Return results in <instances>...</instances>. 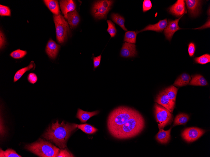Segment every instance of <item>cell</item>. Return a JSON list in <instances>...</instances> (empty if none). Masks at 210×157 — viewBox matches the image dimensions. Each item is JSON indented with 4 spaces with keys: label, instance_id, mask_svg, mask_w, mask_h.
<instances>
[{
    "label": "cell",
    "instance_id": "6da1fadb",
    "mask_svg": "<svg viewBox=\"0 0 210 157\" xmlns=\"http://www.w3.org/2000/svg\"><path fill=\"white\" fill-rule=\"evenodd\" d=\"M78 124L63 121L61 123L57 120L55 123L49 125L42 135L44 138L54 143L60 148L67 147V140L73 132L77 128Z\"/></svg>",
    "mask_w": 210,
    "mask_h": 157
},
{
    "label": "cell",
    "instance_id": "7a4b0ae2",
    "mask_svg": "<svg viewBox=\"0 0 210 157\" xmlns=\"http://www.w3.org/2000/svg\"><path fill=\"white\" fill-rule=\"evenodd\" d=\"M144 126V118L138 111L125 123L110 133L113 137L118 139H126L139 134Z\"/></svg>",
    "mask_w": 210,
    "mask_h": 157
},
{
    "label": "cell",
    "instance_id": "3957f363",
    "mask_svg": "<svg viewBox=\"0 0 210 157\" xmlns=\"http://www.w3.org/2000/svg\"><path fill=\"white\" fill-rule=\"evenodd\" d=\"M137 112L126 107H119L113 110L109 114L107 121L110 133L124 124Z\"/></svg>",
    "mask_w": 210,
    "mask_h": 157
},
{
    "label": "cell",
    "instance_id": "277c9868",
    "mask_svg": "<svg viewBox=\"0 0 210 157\" xmlns=\"http://www.w3.org/2000/svg\"><path fill=\"white\" fill-rule=\"evenodd\" d=\"M25 148L41 157H57L60 149L50 142L40 138L35 142L26 144Z\"/></svg>",
    "mask_w": 210,
    "mask_h": 157
},
{
    "label": "cell",
    "instance_id": "5b68a950",
    "mask_svg": "<svg viewBox=\"0 0 210 157\" xmlns=\"http://www.w3.org/2000/svg\"><path fill=\"white\" fill-rule=\"evenodd\" d=\"M53 20L55 25L57 40L59 43H63L67 37L69 28L67 22L61 14L53 15Z\"/></svg>",
    "mask_w": 210,
    "mask_h": 157
},
{
    "label": "cell",
    "instance_id": "8992f818",
    "mask_svg": "<svg viewBox=\"0 0 210 157\" xmlns=\"http://www.w3.org/2000/svg\"><path fill=\"white\" fill-rule=\"evenodd\" d=\"M113 1L100 0L95 2L92 9L94 17L98 19H106L107 15L113 4Z\"/></svg>",
    "mask_w": 210,
    "mask_h": 157
},
{
    "label": "cell",
    "instance_id": "52a82bcc",
    "mask_svg": "<svg viewBox=\"0 0 210 157\" xmlns=\"http://www.w3.org/2000/svg\"><path fill=\"white\" fill-rule=\"evenodd\" d=\"M154 110L155 118L159 129L163 128L171 123L173 116L167 109L156 103Z\"/></svg>",
    "mask_w": 210,
    "mask_h": 157
},
{
    "label": "cell",
    "instance_id": "ba28073f",
    "mask_svg": "<svg viewBox=\"0 0 210 157\" xmlns=\"http://www.w3.org/2000/svg\"><path fill=\"white\" fill-rule=\"evenodd\" d=\"M206 131L196 127H190L185 128L182 132L181 136L187 142H193L201 137L205 132Z\"/></svg>",
    "mask_w": 210,
    "mask_h": 157
},
{
    "label": "cell",
    "instance_id": "9c48e42d",
    "mask_svg": "<svg viewBox=\"0 0 210 157\" xmlns=\"http://www.w3.org/2000/svg\"><path fill=\"white\" fill-rule=\"evenodd\" d=\"M155 102L167 109L171 113H172L175 107V102L169 98L164 90L158 95Z\"/></svg>",
    "mask_w": 210,
    "mask_h": 157
},
{
    "label": "cell",
    "instance_id": "30bf717a",
    "mask_svg": "<svg viewBox=\"0 0 210 157\" xmlns=\"http://www.w3.org/2000/svg\"><path fill=\"white\" fill-rule=\"evenodd\" d=\"M182 17L174 20L168 19V24L164 31V34L166 39L171 41L175 32L181 29L179 26L178 23Z\"/></svg>",
    "mask_w": 210,
    "mask_h": 157
},
{
    "label": "cell",
    "instance_id": "8fae6325",
    "mask_svg": "<svg viewBox=\"0 0 210 157\" xmlns=\"http://www.w3.org/2000/svg\"><path fill=\"white\" fill-rule=\"evenodd\" d=\"M169 12L177 17H181L186 12L185 1L178 0L168 9Z\"/></svg>",
    "mask_w": 210,
    "mask_h": 157
},
{
    "label": "cell",
    "instance_id": "7c38bea8",
    "mask_svg": "<svg viewBox=\"0 0 210 157\" xmlns=\"http://www.w3.org/2000/svg\"><path fill=\"white\" fill-rule=\"evenodd\" d=\"M190 16L196 17L200 14L202 1L198 0H186L185 1Z\"/></svg>",
    "mask_w": 210,
    "mask_h": 157
},
{
    "label": "cell",
    "instance_id": "4fadbf2b",
    "mask_svg": "<svg viewBox=\"0 0 210 157\" xmlns=\"http://www.w3.org/2000/svg\"><path fill=\"white\" fill-rule=\"evenodd\" d=\"M120 54L121 56L124 57H135L137 54L136 45L134 44L125 42L123 45Z\"/></svg>",
    "mask_w": 210,
    "mask_h": 157
},
{
    "label": "cell",
    "instance_id": "5bb4252c",
    "mask_svg": "<svg viewBox=\"0 0 210 157\" xmlns=\"http://www.w3.org/2000/svg\"><path fill=\"white\" fill-rule=\"evenodd\" d=\"M168 25L167 18L160 20L158 22L155 24H149L143 29L138 31H136V34L139 32L147 30H151L157 32H161L165 29Z\"/></svg>",
    "mask_w": 210,
    "mask_h": 157
},
{
    "label": "cell",
    "instance_id": "9a60e30c",
    "mask_svg": "<svg viewBox=\"0 0 210 157\" xmlns=\"http://www.w3.org/2000/svg\"><path fill=\"white\" fill-rule=\"evenodd\" d=\"M60 46L52 39L48 41L46 47V52L48 56L52 59L57 57Z\"/></svg>",
    "mask_w": 210,
    "mask_h": 157
},
{
    "label": "cell",
    "instance_id": "2e32d148",
    "mask_svg": "<svg viewBox=\"0 0 210 157\" xmlns=\"http://www.w3.org/2000/svg\"><path fill=\"white\" fill-rule=\"evenodd\" d=\"M71 28L76 27L80 21L79 15L76 10L64 15Z\"/></svg>",
    "mask_w": 210,
    "mask_h": 157
},
{
    "label": "cell",
    "instance_id": "e0dca14e",
    "mask_svg": "<svg viewBox=\"0 0 210 157\" xmlns=\"http://www.w3.org/2000/svg\"><path fill=\"white\" fill-rule=\"evenodd\" d=\"M59 2L61 9L64 15L74 11L76 8L75 4L73 0H60Z\"/></svg>",
    "mask_w": 210,
    "mask_h": 157
},
{
    "label": "cell",
    "instance_id": "ac0fdd59",
    "mask_svg": "<svg viewBox=\"0 0 210 157\" xmlns=\"http://www.w3.org/2000/svg\"><path fill=\"white\" fill-rule=\"evenodd\" d=\"M171 128L167 130H164L163 128L159 129V131L156 135L157 141L161 144H166L170 139V132Z\"/></svg>",
    "mask_w": 210,
    "mask_h": 157
},
{
    "label": "cell",
    "instance_id": "d6986e66",
    "mask_svg": "<svg viewBox=\"0 0 210 157\" xmlns=\"http://www.w3.org/2000/svg\"><path fill=\"white\" fill-rule=\"evenodd\" d=\"M99 112L98 111L91 112H87L79 108L76 117L80 120L81 123H85L91 117L98 114Z\"/></svg>",
    "mask_w": 210,
    "mask_h": 157
},
{
    "label": "cell",
    "instance_id": "ffe728a7",
    "mask_svg": "<svg viewBox=\"0 0 210 157\" xmlns=\"http://www.w3.org/2000/svg\"><path fill=\"white\" fill-rule=\"evenodd\" d=\"M43 2L50 10L54 15L58 16L60 14V11L58 1L44 0Z\"/></svg>",
    "mask_w": 210,
    "mask_h": 157
},
{
    "label": "cell",
    "instance_id": "44dd1931",
    "mask_svg": "<svg viewBox=\"0 0 210 157\" xmlns=\"http://www.w3.org/2000/svg\"><path fill=\"white\" fill-rule=\"evenodd\" d=\"M191 78L190 76L186 73L180 75L175 81L174 85L177 86H182L189 84Z\"/></svg>",
    "mask_w": 210,
    "mask_h": 157
},
{
    "label": "cell",
    "instance_id": "7402d4cb",
    "mask_svg": "<svg viewBox=\"0 0 210 157\" xmlns=\"http://www.w3.org/2000/svg\"><path fill=\"white\" fill-rule=\"evenodd\" d=\"M189 85L193 86H205L208 85L206 79L201 75L197 74L192 76Z\"/></svg>",
    "mask_w": 210,
    "mask_h": 157
},
{
    "label": "cell",
    "instance_id": "603a6c76",
    "mask_svg": "<svg viewBox=\"0 0 210 157\" xmlns=\"http://www.w3.org/2000/svg\"><path fill=\"white\" fill-rule=\"evenodd\" d=\"M111 17L114 22L119 25L125 31H127L124 26L125 19L123 16L118 13H112Z\"/></svg>",
    "mask_w": 210,
    "mask_h": 157
},
{
    "label": "cell",
    "instance_id": "cb8c5ba5",
    "mask_svg": "<svg viewBox=\"0 0 210 157\" xmlns=\"http://www.w3.org/2000/svg\"><path fill=\"white\" fill-rule=\"evenodd\" d=\"M35 65L33 61L30 62L27 66L22 68L18 71L14 75V81L15 82L20 79L25 73L33 68Z\"/></svg>",
    "mask_w": 210,
    "mask_h": 157
},
{
    "label": "cell",
    "instance_id": "d4e9b609",
    "mask_svg": "<svg viewBox=\"0 0 210 157\" xmlns=\"http://www.w3.org/2000/svg\"><path fill=\"white\" fill-rule=\"evenodd\" d=\"M189 118V115L185 113H180L175 117L174 122L173 126L185 124Z\"/></svg>",
    "mask_w": 210,
    "mask_h": 157
},
{
    "label": "cell",
    "instance_id": "484cf974",
    "mask_svg": "<svg viewBox=\"0 0 210 157\" xmlns=\"http://www.w3.org/2000/svg\"><path fill=\"white\" fill-rule=\"evenodd\" d=\"M164 90L169 98L175 102L178 89L174 86H171Z\"/></svg>",
    "mask_w": 210,
    "mask_h": 157
},
{
    "label": "cell",
    "instance_id": "4316f807",
    "mask_svg": "<svg viewBox=\"0 0 210 157\" xmlns=\"http://www.w3.org/2000/svg\"><path fill=\"white\" fill-rule=\"evenodd\" d=\"M137 34L134 31H128L125 32L124 41L126 42L134 44L136 43Z\"/></svg>",
    "mask_w": 210,
    "mask_h": 157
},
{
    "label": "cell",
    "instance_id": "83f0119b",
    "mask_svg": "<svg viewBox=\"0 0 210 157\" xmlns=\"http://www.w3.org/2000/svg\"><path fill=\"white\" fill-rule=\"evenodd\" d=\"M77 128L85 133L87 134H92L98 130L96 128L87 124L78 125Z\"/></svg>",
    "mask_w": 210,
    "mask_h": 157
},
{
    "label": "cell",
    "instance_id": "f1b7e54d",
    "mask_svg": "<svg viewBox=\"0 0 210 157\" xmlns=\"http://www.w3.org/2000/svg\"><path fill=\"white\" fill-rule=\"evenodd\" d=\"M0 157H21L15 151L11 149H8L3 151L1 148L0 149Z\"/></svg>",
    "mask_w": 210,
    "mask_h": 157
},
{
    "label": "cell",
    "instance_id": "f546056e",
    "mask_svg": "<svg viewBox=\"0 0 210 157\" xmlns=\"http://www.w3.org/2000/svg\"><path fill=\"white\" fill-rule=\"evenodd\" d=\"M194 61L196 63L204 65L210 62V55L205 54L202 55L194 58Z\"/></svg>",
    "mask_w": 210,
    "mask_h": 157
},
{
    "label": "cell",
    "instance_id": "4dcf8cb0",
    "mask_svg": "<svg viewBox=\"0 0 210 157\" xmlns=\"http://www.w3.org/2000/svg\"><path fill=\"white\" fill-rule=\"evenodd\" d=\"M26 50H23L19 49L16 50L12 52L10 54V56L15 59H19L24 57L27 54Z\"/></svg>",
    "mask_w": 210,
    "mask_h": 157
},
{
    "label": "cell",
    "instance_id": "1f68e13d",
    "mask_svg": "<svg viewBox=\"0 0 210 157\" xmlns=\"http://www.w3.org/2000/svg\"><path fill=\"white\" fill-rule=\"evenodd\" d=\"M107 21L108 25L107 31L111 37H113L115 36L117 33L115 24L110 20H108Z\"/></svg>",
    "mask_w": 210,
    "mask_h": 157
},
{
    "label": "cell",
    "instance_id": "d6a6232c",
    "mask_svg": "<svg viewBox=\"0 0 210 157\" xmlns=\"http://www.w3.org/2000/svg\"><path fill=\"white\" fill-rule=\"evenodd\" d=\"M0 15L1 16H10L11 11L7 6L0 5Z\"/></svg>",
    "mask_w": 210,
    "mask_h": 157
},
{
    "label": "cell",
    "instance_id": "836d02e7",
    "mask_svg": "<svg viewBox=\"0 0 210 157\" xmlns=\"http://www.w3.org/2000/svg\"><path fill=\"white\" fill-rule=\"evenodd\" d=\"M74 157V155L67 149H60L59 153L57 157Z\"/></svg>",
    "mask_w": 210,
    "mask_h": 157
},
{
    "label": "cell",
    "instance_id": "e575fe53",
    "mask_svg": "<svg viewBox=\"0 0 210 157\" xmlns=\"http://www.w3.org/2000/svg\"><path fill=\"white\" fill-rule=\"evenodd\" d=\"M196 50V45L193 42H190L188 44V52L189 55L191 57H193Z\"/></svg>",
    "mask_w": 210,
    "mask_h": 157
},
{
    "label": "cell",
    "instance_id": "d590c367",
    "mask_svg": "<svg viewBox=\"0 0 210 157\" xmlns=\"http://www.w3.org/2000/svg\"><path fill=\"white\" fill-rule=\"evenodd\" d=\"M152 6V3L150 0H144L142 4V11L145 12L150 10Z\"/></svg>",
    "mask_w": 210,
    "mask_h": 157
},
{
    "label": "cell",
    "instance_id": "8d00e7d4",
    "mask_svg": "<svg viewBox=\"0 0 210 157\" xmlns=\"http://www.w3.org/2000/svg\"><path fill=\"white\" fill-rule=\"evenodd\" d=\"M37 79L36 75L33 73H29L27 76V79L28 81L32 84H34L36 83L37 81Z\"/></svg>",
    "mask_w": 210,
    "mask_h": 157
},
{
    "label": "cell",
    "instance_id": "74e56055",
    "mask_svg": "<svg viewBox=\"0 0 210 157\" xmlns=\"http://www.w3.org/2000/svg\"><path fill=\"white\" fill-rule=\"evenodd\" d=\"M101 59V55L97 57H94L93 58V65L94 68L98 67L100 63Z\"/></svg>",
    "mask_w": 210,
    "mask_h": 157
},
{
    "label": "cell",
    "instance_id": "f35d334b",
    "mask_svg": "<svg viewBox=\"0 0 210 157\" xmlns=\"http://www.w3.org/2000/svg\"><path fill=\"white\" fill-rule=\"evenodd\" d=\"M5 44V39L4 34L3 32L0 31V49L4 46Z\"/></svg>",
    "mask_w": 210,
    "mask_h": 157
},
{
    "label": "cell",
    "instance_id": "ab89813d",
    "mask_svg": "<svg viewBox=\"0 0 210 157\" xmlns=\"http://www.w3.org/2000/svg\"><path fill=\"white\" fill-rule=\"evenodd\" d=\"M210 19H209V20L207 21L206 22V23L204 25V26H202L201 27H199V28L195 29H203V28H209L210 27V26H208V24L209 25L210 24Z\"/></svg>",
    "mask_w": 210,
    "mask_h": 157
}]
</instances>
